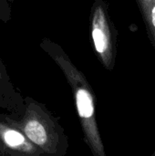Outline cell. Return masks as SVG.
<instances>
[{"label":"cell","mask_w":155,"mask_h":156,"mask_svg":"<svg viewBox=\"0 0 155 156\" xmlns=\"http://www.w3.org/2000/svg\"><path fill=\"white\" fill-rule=\"evenodd\" d=\"M145 25L148 37L155 49V0H135Z\"/></svg>","instance_id":"cell-6"},{"label":"cell","mask_w":155,"mask_h":156,"mask_svg":"<svg viewBox=\"0 0 155 156\" xmlns=\"http://www.w3.org/2000/svg\"><path fill=\"white\" fill-rule=\"evenodd\" d=\"M153 155L155 156V151H154V153H153Z\"/></svg>","instance_id":"cell-8"},{"label":"cell","mask_w":155,"mask_h":156,"mask_svg":"<svg viewBox=\"0 0 155 156\" xmlns=\"http://www.w3.org/2000/svg\"><path fill=\"white\" fill-rule=\"evenodd\" d=\"M90 34L94 53L107 70H113L117 58L118 29L113 23L109 4L94 0L90 12Z\"/></svg>","instance_id":"cell-3"},{"label":"cell","mask_w":155,"mask_h":156,"mask_svg":"<svg viewBox=\"0 0 155 156\" xmlns=\"http://www.w3.org/2000/svg\"><path fill=\"white\" fill-rule=\"evenodd\" d=\"M0 109L11 117H18L24 109V97L10 80L7 69L0 58Z\"/></svg>","instance_id":"cell-5"},{"label":"cell","mask_w":155,"mask_h":156,"mask_svg":"<svg viewBox=\"0 0 155 156\" xmlns=\"http://www.w3.org/2000/svg\"><path fill=\"white\" fill-rule=\"evenodd\" d=\"M6 112L0 113V156H42Z\"/></svg>","instance_id":"cell-4"},{"label":"cell","mask_w":155,"mask_h":156,"mask_svg":"<svg viewBox=\"0 0 155 156\" xmlns=\"http://www.w3.org/2000/svg\"><path fill=\"white\" fill-rule=\"evenodd\" d=\"M11 19V2L10 0H0V21L7 24Z\"/></svg>","instance_id":"cell-7"},{"label":"cell","mask_w":155,"mask_h":156,"mask_svg":"<svg viewBox=\"0 0 155 156\" xmlns=\"http://www.w3.org/2000/svg\"><path fill=\"white\" fill-rule=\"evenodd\" d=\"M39 47L63 72L73 95L83 141L94 156H106L96 116L97 98L84 73L77 68L60 45L44 37Z\"/></svg>","instance_id":"cell-1"},{"label":"cell","mask_w":155,"mask_h":156,"mask_svg":"<svg viewBox=\"0 0 155 156\" xmlns=\"http://www.w3.org/2000/svg\"><path fill=\"white\" fill-rule=\"evenodd\" d=\"M11 119L43 155L67 154L69 147V137L59 119L44 103L32 97H24L22 113Z\"/></svg>","instance_id":"cell-2"}]
</instances>
